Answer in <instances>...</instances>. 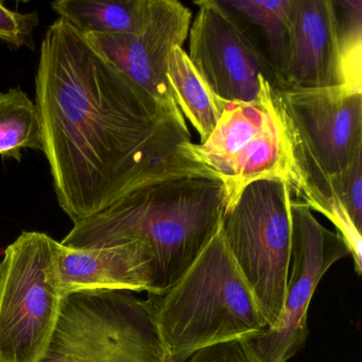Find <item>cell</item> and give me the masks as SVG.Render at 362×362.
Masks as SVG:
<instances>
[{
  "mask_svg": "<svg viewBox=\"0 0 362 362\" xmlns=\"http://www.w3.org/2000/svg\"><path fill=\"white\" fill-rule=\"evenodd\" d=\"M35 92L54 192L74 224L166 177L214 175L188 152L183 114L163 107L62 18L42 41Z\"/></svg>",
  "mask_w": 362,
  "mask_h": 362,
  "instance_id": "6da1fadb",
  "label": "cell"
},
{
  "mask_svg": "<svg viewBox=\"0 0 362 362\" xmlns=\"http://www.w3.org/2000/svg\"><path fill=\"white\" fill-rule=\"evenodd\" d=\"M226 194L218 177H166L122 197L96 215L74 224L61 241L88 250L139 241L153 264V292L170 287L221 226Z\"/></svg>",
  "mask_w": 362,
  "mask_h": 362,
  "instance_id": "7a4b0ae2",
  "label": "cell"
},
{
  "mask_svg": "<svg viewBox=\"0 0 362 362\" xmlns=\"http://www.w3.org/2000/svg\"><path fill=\"white\" fill-rule=\"evenodd\" d=\"M147 294L152 319L173 362L211 345L254 340L269 328L221 226L170 287Z\"/></svg>",
  "mask_w": 362,
  "mask_h": 362,
  "instance_id": "3957f363",
  "label": "cell"
},
{
  "mask_svg": "<svg viewBox=\"0 0 362 362\" xmlns=\"http://www.w3.org/2000/svg\"><path fill=\"white\" fill-rule=\"evenodd\" d=\"M128 290H82L63 298L41 362H173L147 300Z\"/></svg>",
  "mask_w": 362,
  "mask_h": 362,
  "instance_id": "277c9868",
  "label": "cell"
},
{
  "mask_svg": "<svg viewBox=\"0 0 362 362\" xmlns=\"http://www.w3.org/2000/svg\"><path fill=\"white\" fill-rule=\"evenodd\" d=\"M61 243L23 232L0 262V362H41L58 325Z\"/></svg>",
  "mask_w": 362,
  "mask_h": 362,
  "instance_id": "5b68a950",
  "label": "cell"
},
{
  "mask_svg": "<svg viewBox=\"0 0 362 362\" xmlns=\"http://www.w3.org/2000/svg\"><path fill=\"white\" fill-rule=\"evenodd\" d=\"M221 230L269 328H272L283 313L291 258L287 183L266 179L247 185L224 213Z\"/></svg>",
  "mask_w": 362,
  "mask_h": 362,
  "instance_id": "8992f818",
  "label": "cell"
},
{
  "mask_svg": "<svg viewBox=\"0 0 362 362\" xmlns=\"http://www.w3.org/2000/svg\"><path fill=\"white\" fill-rule=\"evenodd\" d=\"M196 162L221 182L228 211L245 187L266 179L287 183L291 156L274 88L264 80L254 103H232L204 143H189Z\"/></svg>",
  "mask_w": 362,
  "mask_h": 362,
  "instance_id": "52a82bcc",
  "label": "cell"
},
{
  "mask_svg": "<svg viewBox=\"0 0 362 362\" xmlns=\"http://www.w3.org/2000/svg\"><path fill=\"white\" fill-rule=\"evenodd\" d=\"M275 95L291 156L332 177L361 153L362 90L340 86Z\"/></svg>",
  "mask_w": 362,
  "mask_h": 362,
  "instance_id": "ba28073f",
  "label": "cell"
},
{
  "mask_svg": "<svg viewBox=\"0 0 362 362\" xmlns=\"http://www.w3.org/2000/svg\"><path fill=\"white\" fill-rule=\"evenodd\" d=\"M291 258L283 313L272 328L252 340L262 362H288L304 346L309 305L324 274L349 255L338 232L317 221L306 205L290 198Z\"/></svg>",
  "mask_w": 362,
  "mask_h": 362,
  "instance_id": "9c48e42d",
  "label": "cell"
},
{
  "mask_svg": "<svg viewBox=\"0 0 362 362\" xmlns=\"http://www.w3.org/2000/svg\"><path fill=\"white\" fill-rule=\"evenodd\" d=\"M190 26L188 58L216 96L228 103H254L273 80L258 52L221 0H199Z\"/></svg>",
  "mask_w": 362,
  "mask_h": 362,
  "instance_id": "30bf717a",
  "label": "cell"
},
{
  "mask_svg": "<svg viewBox=\"0 0 362 362\" xmlns=\"http://www.w3.org/2000/svg\"><path fill=\"white\" fill-rule=\"evenodd\" d=\"M192 11L177 0H150L145 22L132 35H83L90 45L163 107L181 113L167 79L173 48L183 46Z\"/></svg>",
  "mask_w": 362,
  "mask_h": 362,
  "instance_id": "8fae6325",
  "label": "cell"
},
{
  "mask_svg": "<svg viewBox=\"0 0 362 362\" xmlns=\"http://www.w3.org/2000/svg\"><path fill=\"white\" fill-rule=\"evenodd\" d=\"M342 86L332 0H292L281 90Z\"/></svg>",
  "mask_w": 362,
  "mask_h": 362,
  "instance_id": "7c38bea8",
  "label": "cell"
},
{
  "mask_svg": "<svg viewBox=\"0 0 362 362\" xmlns=\"http://www.w3.org/2000/svg\"><path fill=\"white\" fill-rule=\"evenodd\" d=\"M57 270L63 296L93 289L153 292L152 257L139 241L88 250L61 245Z\"/></svg>",
  "mask_w": 362,
  "mask_h": 362,
  "instance_id": "4fadbf2b",
  "label": "cell"
},
{
  "mask_svg": "<svg viewBox=\"0 0 362 362\" xmlns=\"http://www.w3.org/2000/svg\"><path fill=\"white\" fill-rule=\"evenodd\" d=\"M292 0H221L236 20L273 80L281 90L289 44V14Z\"/></svg>",
  "mask_w": 362,
  "mask_h": 362,
  "instance_id": "5bb4252c",
  "label": "cell"
},
{
  "mask_svg": "<svg viewBox=\"0 0 362 362\" xmlns=\"http://www.w3.org/2000/svg\"><path fill=\"white\" fill-rule=\"evenodd\" d=\"M167 79L183 116L200 135L201 143L211 136L228 103L216 96L181 46L171 49L167 62Z\"/></svg>",
  "mask_w": 362,
  "mask_h": 362,
  "instance_id": "9a60e30c",
  "label": "cell"
},
{
  "mask_svg": "<svg viewBox=\"0 0 362 362\" xmlns=\"http://www.w3.org/2000/svg\"><path fill=\"white\" fill-rule=\"evenodd\" d=\"M150 0H58L52 9L82 35H132L143 26Z\"/></svg>",
  "mask_w": 362,
  "mask_h": 362,
  "instance_id": "2e32d148",
  "label": "cell"
},
{
  "mask_svg": "<svg viewBox=\"0 0 362 362\" xmlns=\"http://www.w3.org/2000/svg\"><path fill=\"white\" fill-rule=\"evenodd\" d=\"M25 149L43 152L41 115L22 88H9L0 92V156L21 162Z\"/></svg>",
  "mask_w": 362,
  "mask_h": 362,
  "instance_id": "e0dca14e",
  "label": "cell"
},
{
  "mask_svg": "<svg viewBox=\"0 0 362 362\" xmlns=\"http://www.w3.org/2000/svg\"><path fill=\"white\" fill-rule=\"evenodd\" d=\"M342 86L362 90V1L332 0Z\"/></svg>",
  "mask_w": 362,
  "mask_h": 362,
  "instance_id": "ac0fdd59",
  "label": "cell"
},
{
  "mask_svg": "<svg viewBox=\"0 0 362 362\" xmlns=\"http://www.w3.org/2000/svg\"><path fill=\"white\" fill-rule=\"evenodd\" d=\"M332 192L362 232V152L339 175L330 177Z\"/></svg>",
  "mask_w": 362,
  "mask_h": 362,
  "instance_id": "d6986e66",
  "label": "cell"
},
{
  "mask_svg": "<svg viewBox=\"0 0 362 362\" xmlns=\"http://www.w3.org/2000/svg\"><path fill=\"white\" fill-rule=\"evenodd\" d=\"M37 11L22 13L6 7L0 1V41L14 48H35V29L39 26Z\"/></svg>",
  "mask_w": 362,
  "mask_h": 362,
  "instance_id": "ffe728a7",
  "label": "cell"
},
{
  "mask_svg": "<svg viewBox=\"0 0 362 362\" xmlns=\"http://www.w3.org/2000/svg\"><path fill=\"white\" fill-rule=\"evenodd\" d=\"M175 362H262L252 341L234 340L198 349Z\"/></svg>",
  "mask_w": 362,
  "mask_h": 362,
  "instance_id": "44dd1931",
  "label": "cell"
}]
</instances>
